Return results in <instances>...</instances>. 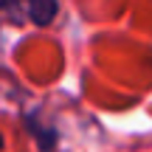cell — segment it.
Segmentation results:
<instances>
[{
    "label": "cell",
    "mask_w": 152,
    "mask_h": 152,
    "mask_svg": "<svg viewBox=\"0 0 152 152\" xmlns=\"http://www.w3.org/2000/svg\"><path fill=\"white\" fill-rule=\"evenodd\" d=\"M3 147H6V138H3V132H0V152H3Z\"/></svg>",
    "instance_id": "obj_3"
},
{
    "label": "cell",
    "mask_w": 152,
    "mask_h": 152,
    "mask_svg": "<svg viewBox=\"0 0 152 152\" xmlns=\"http://www.w3.org/2000/svg\"><path fill=\"white\" fill-rule=\"evenodd\" d=\"M23 124H26V132L34 138L39 152H56V144H59V130L56 127H48L39 121V110H31V113L23 115Z\"/></svg>",
    "instance_id": "obj_2"
},
{
    "label": "cell",
    "mask_w": 152,
    "mask_h": 152,
    "mask_svg": "<svg viewBox=\"0 0 152 152\" xmlns=\"http://www.w3.org/2000/svg\"><path fill=\"white\" fill-rule=\"evenodd\" d=\"M0 11L14 23H31L37 28H48L59 14V0H0Z\"/></svg>",
    "instance_id": "obj_1"
}]
</instances>
